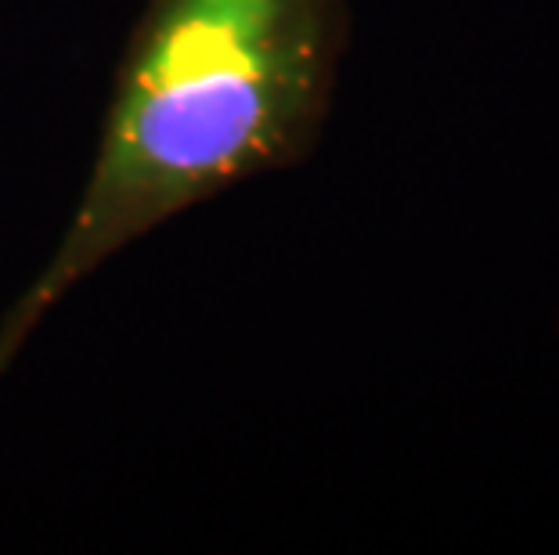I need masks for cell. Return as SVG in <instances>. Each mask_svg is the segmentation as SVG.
Masks as SVG:
<instances>
[{"label":"cell","mask_w":559,"mask_h":555,"mask_svg":"<svg viewBox=\"0 0 559 555\" xmlns=\"http://www.w3.org/2000/svg\"><path fill=\"white\" fill-rule=\"evenodd\" d=\"M347 44L350 0H145L62 239L0 314V375L134 242L311 159Z\"/></svg>","instance_id":"1"}]
</instances>
